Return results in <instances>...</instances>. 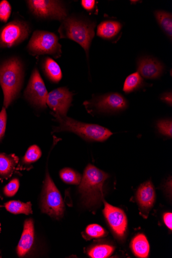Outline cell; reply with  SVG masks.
I'll return each mask as SVG.
<instances>
[{
	"label": "cell",
	"instance_id": "cell-13",
	"mask_svg": "<svg viewBox=\"0 0 172 258\" xmlns=\"http://www.w3.org/2000/svg\"><path fill=\"white\" fill-rule=\"evenodd\" d=\"M137 71L146 79H155L162 74L163 66L158 60L150 57H144L138 62Z\"/></svg>",
	"mask_w": 172,
	"mask_h": 258
},
{
	"label": "cell",
	"instance_id": "cell-3",
	"mask_svg": "<svg viewBox=\"0 0 172 258\" xmlns=\"http://www.w3.org/2000/svg\"><path fill=\"white\" fill-rule=\"evenodd\" d=\"M23 81V67L17 58H12L0 66V85L4 94L6 108L18 96Z\"/></svg>",
	"mask_w": 172,
	"mask_h": 258
},
{
	"label": "cell",
	"instance_id": "cell-10",
	"mask_svg": "<svg viewBox=\"0 0 172 258\" xmlns=\"http://www.w3.org/2000/svg\"><path fill=\"white\" fill-rule=\"evenodd\" d=\"M47 91L40 77L38 70L35 68L31 77L25 91L24 97L33 105L41 108L46 107Z\"/></svg>",
	"mask_w": 172,
	"mask_h": 258
},
{
	"label": "cell",
	"instance_id": "cell-6",
	"mask_svg": "<svg viewBox=\"0 0 172 258\" xmlns=\"http://www.w3.org/2000/svg\"><path fill=\"white\" fill-rule=\"evenodd\" d=\"M42 196V212L57 219L62 218L65 210L63 200L48 172L46 174Z\"/></svg>",
	"mask_w": 172,
	"mask_h": 258
},
{
	"label": "cell",
	"instance_id": "cell-23",
	"mask_svg": "<svg viewBox=\"0 0 172 258\" xmlns=\"http://www.w3.org/2000/svg\"><path fill=\"white\" fill-rule=\"evenodd\" d=\"M114 251V247L108 245H97L88 252L89 256L93 258H106L109 256Z\"/></svg>",
	"mask_w": 172,
	"mask_h": 258
},
{
	"label": "cell",
	"instance_id": "cell-18",
	"mask_svg": "<svg viewBox=\"0 0 172 258\" xmlns=\"http://www.w3.org/2000/svg\"><path fill=\"white\" fill-rule=\"evenodd\" d=\"M43 69L49 80L59 83L62 79V70L59 64L50 57H46L43 62Z\"/></svg>",
	"mask_w": 172,
	"mask_h": 258
},
{
	"label": "cell",
	"instance_id": "cell-16",
	"mask_svg": "<svg viewBox=\"0 0 172 258\" xmlns=\"http://www.w3.org/2000/svg\"><path fill=\"white\" fill-rule=\"evenodd\" d=\"M18 160L14 154H0V179H7L12 176Z\"/></svg>",
	"mask_w": 172,
	"mask_h": 258
},
{
	"label": "cell",
	"instance_id": "cell-33",
	"mask_svg": "<svg viewBox=\"0 0 172 258\" xmlns=\"http://www.w3.org/2000/svg\"><path fill=\"white\" fill-rule=\"evenodd\" d=\"M160 99L162 101L165 102L167 104L170 106L171 105L172 98L171 92H166L163 93V95L161 96Z\"/></svg>",
	"mask_w": 172,
	"mask_h": 258
},
{
	"label": "cell",
	"instance_id": "cell-9",
	"mask_svg": "<svg viewBox=\"0 0 172 258\" xmlns=\"http://www.w3.org/2000/svg\"><path fill=\"white\" fill-rule=\"evenodd\" d=\"M27 3L31 11L38 17L64 21L67 16L66 9L60 2L30 0Z\"/></svg>",
	"mask_w": 172,
	"mask_h": 258
},
{
	"label": "cell",
	"instance_id": "cell-1",
	"mask_svg": "<svg viewBox=\"0 0 172 258\" xmlns=\"http://www.w3.org/2000/svg\"><path fill=\"white\" fill-rule=\"evenodd\" d=\"M109 175L96 167L88 165L80 183L79 191L87 207L101 203L103 196V185Z\"/></svg>",
	"mask_w": 172,
	"mask_h": 258
},
{
	"label": "cell",
	"instance_id": "cell-31",
	"mask_svg": "<svg viewBox=\"0 0 172 258\" xmlns=\"http://www.w3.org/2000/svg\"><path fill=\"white\" fill-rule=\"evenodd\" d=\"M95 5V2L94 0H83L82 1V7L87 11H92Z\"/></svg>",
	"mask_w": 172,
	"mask_h": 258
},
{
	"label": "cell",
	"instance_id": "cell-35",
	"mask_svg": "<svg viewBox=\"0 0 172 258\" xmlns=\"http://www.w3.org/2000/svg\"><path fill=\"white\" fill-rule=\"evenodd\" d=\"M2 207H3V206L2 205H0V208H2Z\"/></svg>",
	"mask_w": 172,
	"mask_h": 258
},
{
	"label": "cell",
	"instance_id": "cell-8",
	"mask_svg": "<svg viewBox=\"0 0 172 258\" xmlns=\"http://www.w3.org/2000/svg\"><path fill=\"white\" fill-rule=\"evenodd\" d=\"M84 105L89 112H114L126 109L128 103L120 94L112 93L86 101Z\"/></svg>",
	"mask_w": 172,
	"mask_h": 258
},
{
	"label": "cell",
	"instance_id": "cell-11",
	"mask_svg": "<svg viewBox=\"0 0 172 258\" xmlns=\"http://www.w3.org/2000/svg\"><path fill=\"white\" fill-rule=\"evenodd\" d=\"M73 93L67 88H59L48 93L46 104L55 113L66 115L72 101Z\"/></svg>",
	"mask_w": 172,
	"mask_h": 258
},
{
	"label": "cell",
	"instance_id": "cell-4",
	"mask_svg": "<svg viewBox=\"0 0 172 258\" xmlns=\"http://www.w3.org/2000/svg\"><path fill=\"white\" fill-rule=\"evenodd\" d=\"M95 23L75 18H66L59 32L61 38H68L80 44L85 50L87 57L92 40L94 36Z\"/></svg>",
	"mask_w": 172,
	"mask_h": 258
},
{
	"label": "cell",
	"instance_id": "cell-19",
	"mask_svg": "<svg viewBox=\"0 0 172 258\" xmlns=\"http://www.w3.org/2000/svg\"><path fill=\"white\" fill-rule=\"evenodd\" d=\"M131 246L134 253L137 256L144 258L148 256L150 245L144 234H138L133 239Z\"/></svg>",
	"mask_w": 172,
	"mask_h": 258
},
{
	"label": "cell",
	"instance_id": "cell-21",
	"mask_svg": "<svg viewBox=\"0 0 172 258\" xmlns=\"http://www.w3.org/2000/svg\"><path fill=\"white\" fill-rule=\"evenodd\" d=\"M155 16L160 26L165 33L171 39L172 37V16L170 13L158 11L155 12Z\"/></svg>",
	"mask_w": 172,
	"mask_h": 258
},
{
	"label": "cell",
	"instance_id": "cell-5",
	"mask_svg": "<svg viewBox=\"0 0 172 258\" xmlns=\"http://www.w3.org/2000/svg\"><path fill=\"white\" fill-rule=\"evenodd\" d=\"M27 48L33 55H51L55 58L62 55V45L58 37L51 32L35 31L28 45Z\"/></svg>",
	"mask_w": 172,
	"mask_h": 258
},
{
	"label": "cell",
	"instance_id": "cell-12",
	"mask_svg": "<svg viewBox=\"0 0 172 258\" xmlns=\"http://www.w3.org/2000/svg\"><path fill=\"white\" fill-rule=\"evenodd\" d=\"M103 213L108 223L116 236L124 237L128 226L127 216L124 211L104 202Z\"/></svg>",
	"mask_w": 172,
	"mask_h": 258
},
{
	"label": "cell",
	"instance_id": "cell-22",
	"mask_svg": "<svg viewBox=\"0 0 172 258\" xmlns=\"http://www.w3.org/2000/svg\"><path fill=\"white\" fill-rule=\"evenodd\" d=\"M143 84L141 76L138 73H135L127 78L124 86V91L126 93L132 92L140 88Z\"/></svg>",
	"mask_w": 172,
	"mask_h": 258
},
{
	"label": "cell",
	"instance_id": "cell-7",
	"mask_svg": "<svg viewBox=\"0 0 172 258\" xmlns=\"http://www.w3.org/2000/svg\"><path fill=\"white\" fill-rule=\"evenodd\" d=\"M30 33L27 23L15 20L0 31V48H10L26 39Z\"/></svg>",
	"mask_w": 172,
	"mask_h": 258
},
{
	"label": "cell",
	"instance_id": "cell-34",
	"mask_svg": "<svg viewBox=\"0 0 172 258\" xmlns=\"http://www.w3.org/2000/svg\"><path fill=\"white\" fill-rule=\"evenodd\" d=\"M2 228H1V224H0V232H1Z\"/></svg>",
	"mask_w": 172,
	"mask_h": 258
},
{
	"label": "cell",
	"instance_id": "cell-27",
	"mask_svg": "<svg viewBox=\"0 0 172 258\" xmlns=\"http://www.w3.org/2000/svg\"><path fill=\"white\" fill-rule=\"evenodd\" d=\"M158 132L162 135L171 138L172 137V122L169 119H164L158 121L156 124Z\"/></svg>",
	"mask_w": 172,
	"mask_h": 258
},
{
	"label": "cell",
	"instance_id": "cell-28",
	"mask_svg": "<svg viewBox=\"0 0 172 258\" xmlns=\"http://www.w3.org/2000/svg\"><path fill=\"white\" fill-rule=\"evenodd\" d=\"M12 12V8L10 3L4 0L0 2V21L7 22Z\"/></svg>",
	"mask_w": 172,
	"mask_h": 258
},
{
	"label": "cell",
	"instance_id": "cell-24",
	"mask_svg": "<svg viewBox=\"0 0 172 258\" xmlns=\"http://www.w3.org/2000/svg\"><path fill=\"white\" fill-rule=\"evenodd\" d=\"M61 179L66 183L71 184H80L82 177L77 172L70 168H65L60 172Z\"/></svg>",
	"mask_w": 172,
	"mask_h": 258
},
{
	"label": "cell",
	"instance_id": "cell-29",
	"mask_svg": "<svg viewBox=\"0 0 172 258\" xmlns=\"http://www.w3.org/2000/svg\"><path fill=\"white\" fill-rule=\"evenodd\" d=\"M19 187V181L18 179L15 178L5 186L4 193L8 197H13L17 194Z\"/></svg>",
	"mask_w": 172,
	"mask_h": 258
},
{
	"label": "cell",
	"instance_id": "cell-20",
	"mask_svg": "<svg viewBox=\"0 0 172 258\" xmlns=\"http://www.w3.org/2000/svg\"><path fill=\"white\" fill-rule=\"evenodd\" d=\"M5 207L8 212L15 215H29L32 214V204L30 202L24 203L19 201H12L5 204Z\"/></svg>",
	"mask_w": 172,
	"mask_h": 258
},
{
	"label": "cell",
	"instance_id": "cell-2",
	"mask_svg": "<svg viewBox=\"0 0 172 258\" xmlns=\"http://www.w3.org/2000/svg\"><path fill=\"white\" fill-rule=\"evenodd\" d=\"M59 125L53 128V132H70L91 142H103L112 134L108 129L99 125L88 124L69 118L66 115L52 113Z\"/></svg>",
	"mask_w": 172,
	"mask_h": 258
},
{
	"label": "cell",
	"instance_id": "cell-30",
	"mask_svg": "<svg viewBox=\"0 0 172 258\" xmlns=\"http://www.w3.org/2000/svg\"><path fill=\"white\" fill-rule=\"evenodd\" d=\"M7 122V113L6 108L4 107L0 112V141L5 135Z\"/></svg>",
	"mask_w": 172,
	"mask_h": 258
},
{
	"label": "cell",
	"instance_id": "cell-25",
	"mask_svg": "<svg viewBox=\"0 0 172 258\" xmlns=\"http://www.w3.org/2000/svg\"><path fill=\"white\" fill-rule=\"evenodd\" d=\"M42 153L40 148L36 145L29 148L25 156L23 158V162L29 164L37 161L41 156Z\"/></svg>",
	"mask_w": 172,
	"mask_h": 258
},
{
	"label": "cell",
	"instance_id": "cell-14",
	"mask_svg": "<svg viewBox=\"0 0 172 258\" xmlns=\"http://www.w3.org/2000/svg\"><path fill=\"white\" fill-rule=\"evenodd\" d=\"M137 201L144 213H148L153 207L156 199L154 186L151 181H147L139 187L136 194Z\"/></svg>",
	"mask_w": 172,
	"mask_h": 258
},
{
	"label": "cell",
	"instance_id": "cell-17",
	"mask_svg": "<svg viewBox=\"0 0 172 258\" xmlns=\"http://www.w3.org/2000/svg\"><path fill=\"white\" fill-rule=\"evenodd\" d=\"M121 28L122 25L118 22L104 21L98 27L97 35L104 39H111L119 33Z\"/></svg>",
	"mask_w": 172,
	"mask_h": 258
},
{
	"label": "cell",
	"instance_id": "cell-32",
	"mask_svg": "<svg viewBox=\"0 0 172 258\" xmlns=\"http://www.w3.org/2000/svg\"><path fill=\"white\" fill-rule=\"evenodd\" d=\"M163 221L165 225L170 230L172 229V214L167 213L164 214L163 216Z\"/></svg>",
	"mask_w": 172,
	"mask_h": 258
},
{
	"label": "cell",
	"instance_id": "cell-26",
	"mask_svg": "<svg viewBox=\"0 0 172 258\" xmlns=\"http://www.w3.org/2000/svg\"><path fill=\"white\" fill-rule=\"evenodd\" d=\"M86 234L90 238H99L104 237L106 232L105 229L97 224L89 225L86 229Z\"/></svg>",
	"mask_w": 172,
	"mask_h": 258
},
{
	"label": "cell",
	"instance_id": "cell-15",
	"mask_svg": "<svg viewBox=\"0 0 172 258\" xmlns=\"http://www.w3.org/2000/svg\"><path fill=\"white\" fill-rule=\"evenodd\" d=\"M34 239V223L32 219L24 223V229L17 247L19 256L25 255L32 246Z\"/></svg>",
	"mask_w": 172,
	"mask_h": 258
}]
</instances>
